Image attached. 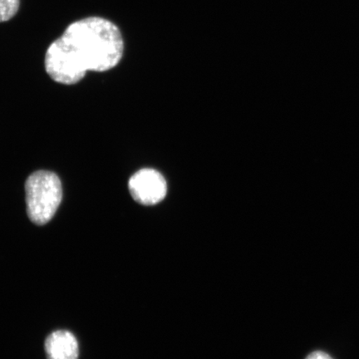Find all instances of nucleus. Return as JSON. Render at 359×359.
I'll return each mask as SVG.
<instances>
[{
    "label": "nucleus",
    "instance_id": "nucleus-1",
    "mask_svg": "<svg viewBox=\"0 0 359 359\" xmlns=\"http://www.w3.org/2000/svg\"><path fill=\"white\" fill-rule=\"evenodd\" d=\"M124 43L118 26L101 17L72 22L64 34L49 45L45 69L58 83L80 82L88 71L105 72L122 60Z\"/></svg>",
    "mask_w": 359,
    "mask_h": 359
},
{
    "label": "nucleus",
    "instance_id": "nucleus-2",
    "mask_svg": "<svg viewBox=\"0 0 359 359\" xmlns=\"http://www.w3.org/2000/svg\"><path fill=\"white\" fill-rule=\"evenodd\" d=\"M25 192L30 221L38 226L50 222L62 197V184L57 175L48 170L30 175L25 183Z\"/></svg>",
    "mask_w": 359,
    "mask_h": 359
},
{
    "label": "nucleus",
    "instance_id": "nucleus-3",
    "mask_svg": "<svg viewBox=\"0 0 359 359\" xmlns=\"http://www.w3.org/2000/svg\"><path fill=\"white\" fill-rule=\"evenodd\" d=\"M129 191L133 198L143 205L158 204L167 196L165 178L154 169H142L130 178Z\"/></svg>",
    "mask_w": 359,
    "mask_h": 359
},
{
    "label": "nucleus",
    "instance_id": "nucleus-4",
    "mask_svg": "<svg viewBox=\"0 0 359 359\" xmlns=\"http://www.w3.org/2000/svg\"><path fill=\"white\" fill-rule=\"evenodd\" d=\"M45 351L48 359H78V341L69 331H55L48 337Z\"/></svg>",
    "mask_w": 359,
    "mask_h": 359
},
{
    "label": "nucleus",
    "instance_id": "nucleus-5",
    "mask_svg": "<svg viewBox=\"0 0 359 359\" xmlns=\"http://www.w3.org/2000/svg\"><path fill=\"white\" fill-rule=\"evenodd\" d=\"M20 7V0H0V22L13 19Z\"/></svg>",
    "mask_w": 359,
    "mask_h": 359
},
{
    "label": "nucleus",
    "instance_id": "nucleus-6",
    "mask_svg": "<svg viewBox=\"0 0 359 359\" xmlns=\"http://www.w3.org/2000/svg\"><path fill=\"white\" fill-rule=\"evenodd\" d=\"M305 359H333L329 354L321 351L313 352Z\"/></svg>",
    "mask_w": 359,
    "mask_h": 359
}]
</instances>
